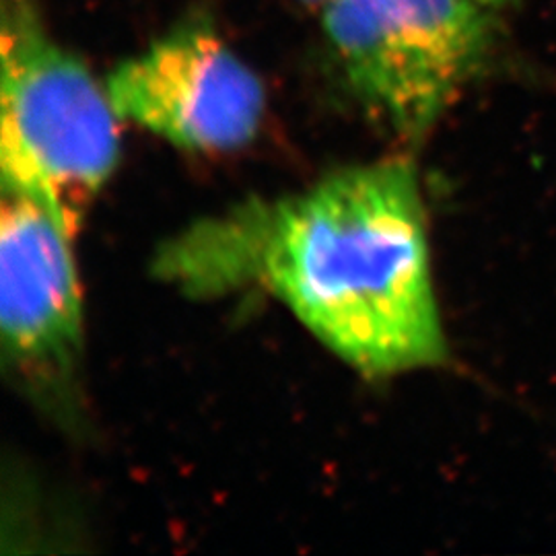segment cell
<instances>
[{
    "label": "cell",
    "mask_w": 556,
    "mask_h": 556,
    "mask_svg": "<svg viewBox=\"0 0 556 556\" xmlns=\"http://www.w3.org/2000/svg\"><path fill=\"white\" fill-rule=\"evenodd\" d=\"M160 266L202 293L264 287L363 376L447 361L410 161L346 167L293 197L245 204L190 229Z\"/></svg>",
    "instance_id": "obj_1"
},
{
    "label": "cell",
    "mask_w": 556,
    "mask_h": 556,
    "mask_svg": "<svg viewBox=\"0 0 556 556\" xmlns=\"http://www.w3.org/2000/svg\"><path fill=\"white\" fill-rule=\"evenodd\" d=\"M0 188L17 190L75 239L114 174L119 116L105 83L54 40L34 0H4Z\"/></svg>",
    "instance_id": "obj_2"
},
{
    "label": "cell",
    "mask_w": 556,
    "mask_h": 556,
    "mask_svg": "<svg viewBox=\"0 0 556 556\" xmlns=\"http://www.w3.org/2000/svg\"><path fill=\"white\" fill-rule=\"evenodd\" d=\"M497 0H328L321 29L349 91L420 140L495 62Z\"/></svg>",
    "instance_id": "obj_3"
},
{
    "label": "cell",
    "mask_w": 556,
    "mask_h": 556,
    "mask_svg": "<svg viewBox=\"0 0 556 556\" xmlns=\"http://www.w3.org/2000/svg\"><path fill=\"white\" fill-rule=\"evenodd\" d=\"M105 89L122 119L188 151H233L258 135L266 91L219 34L184 23L119 62Z\"/></svg>",
    "instance_id": "obj_4"
},
{
    "label": "cell",
    "mask_w": 556,
    "mask_h": 556,
    "mask_svg": "<svg viewBox=\"0 0 556 556\" xmlns=\"http://www.w3.org/2000/svg\"><path fill=\"white\" fill-rule=\"evenodd\" d=\"M71 241L40 202L0 188L2 355L31 383H64L79 358L83 295Z\"/></svg>",
    "instance_id": "obj_5"
},
{
    "label": "cell",
    "mask_w": 556,
    "mask_h": 556,
    "mask_svg": "<svg viewBox=\"0 0 556 556\" xmlns=\"http://www.w3.org/2000/svg\"><path fill=\"white\" fill-rule=\"evenodd\" d=\"M299 2H305V4H319V7H324L328 0H299Z\"/></svg>",
    "instance_id": "obj_6"
},
{
    "label": "cell",
    "mask_w": 556,
    "mask_h": 556,
    "mask_svg": "<svg viewBox=\"0 0 556 556\" xmlns=\"http://www.w3.org/2000/svg\"><path fill=\"white\" fill-rule=\"evenodd\" d=\"M497 2L501 7H509V4H514L516 0H497Z\"/></svg>",
    "instance_id": "obj_7"
}]
</instances>
